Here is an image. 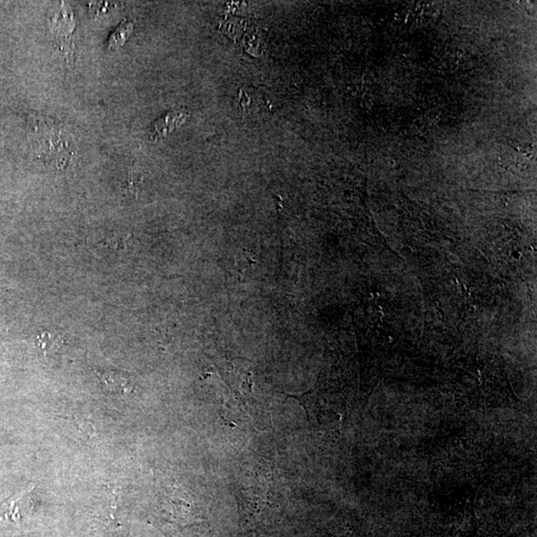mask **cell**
I'll return each mask as SVG.
<instances>
[{"label":"cell","instance_id":"obj_5","mask_svg":"<svg viewBox=\"0 0 537 537\" xmlns=\"http://www.w3.org/2000/svg\"><path fill=\"white\" fill-rule=\"evenodd\" d=\"M97 374L110 391L119 394H127L133 390L132 382L125 374L114 373V371H105V373Z\"/></svg>","mask_w":537,"mask_h":537},{"label":"cell","instance_id":"obj_6","mask_svg":"<svg viewBox=\"0 0 537 537\" xmlns=\"http://www.w3.org/2000/svg\"><path fill=\"white\" fill-rule=\"evenodd\" d=\"M133 29H134V23L128 20L121 22L108 41V48L111 50L118 49L119 46L126 42L128 35L132 33Z\"/></svg>","mask_w":537,"mask_h":537},{"label":"cell","instance_id":"obj_4","mask_svg":"<svg viewBox=\"0 0 537 537\" xmlns=\"http://www.w3.org/2000/svg\"><path fill=\"white\" fill-rule=\"evenodd\" d=\"M64 343V337L54 330H44L39 332L35 339L36 346L42 351L43 355H51L57 352Z\"/></svg>","mask_w":537,"mask_h":537},{"label":"cell","instance_id":"obj_1","mask_svg":"<svg viewBox=\"0 0 537 537\" xmlns=\"http://www.w3.org/2000/svg\"><path fill=\"white\" fill-rule=\"evenodd\" d=\"M29 137L35 153L48 160L61 171H69L74 164L75 149L69 139V134L51 119L32 117L29 119Z\"/></svg>","mask_w":537,"mask_h":537},{"label":"cell","instance_id":"obj_3","mask_svg":"<svg viewBox=\"0 0 537 537\" xmlns=\"http://www.w3.org/2000/svg\"><path fill=\"white\" fill-rule=\"evenodd\" d=\"M33 488L34 485H31L29 488L22 491V492H18L15 495H11V497H9L8 499H6L0 504V525L6 522L19 525L22 515H20L19 507H18L17 504Z\"/></svg>","mask_w":537,"mask_h":537},{"label":"cell","instance_id":"obj_2","mask_svg":"<svg viewBox=\"0 0 537 537\" xmlns=\"http://www.w3.org/2000/svg\"><path fill=\"white\" fill-rule=\"evenodd\" d=\"M50 26L51 29L53 28V33L55 34L59 49L65 53L69 58L73 54V48H74V45L70 41L75 26L72 15L67 13V11H63L62 15L53 16L50 20Z\"/></svg>","mask_w":537,"mask_h":537}]
</instances>
